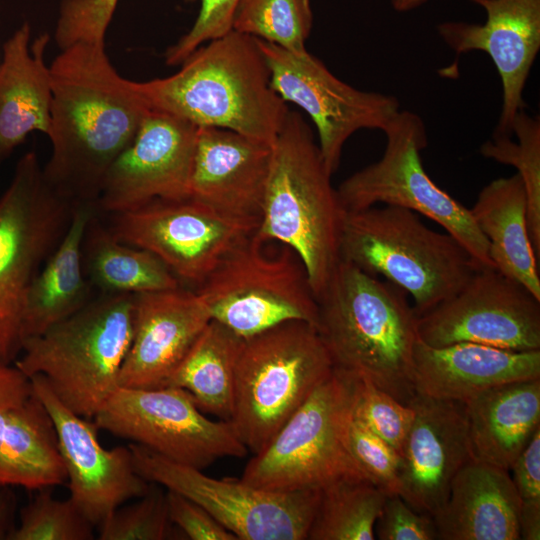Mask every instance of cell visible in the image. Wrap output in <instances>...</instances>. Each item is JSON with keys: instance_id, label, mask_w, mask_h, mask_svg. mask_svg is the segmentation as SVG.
Returning <instances> with one entry per match:
<instances>
[{"instance_id": "12", "label": "cell", "mask_w": 540, "mask_h": 540, "mask_svg": "<svg viewBox=\"0 0 540 540\" xmlns=\"http://www.w3.org/2000/svg\"><path fill=\"white\" fill-rule=\"evenodd\" d=\"M128 447L141 477L194 501L238 540H307L320 490L268 491L210 477L135 443Z\"/></svg>"}, {"instance_id": "27", "label": "cell", "mask_w": 540, "mask_h": 540, "mask_svg": "<svg viewBox=\"0 0 540 540\" xmlns=\"http://www.w3.org/2000/svg\"><path fill=\"white\" fill-rule=\"evenodd\" d=\"M96 212L90 204L73 206L65 234L28 290L23 342L74 314L95 297L84 271L82 246L88 223Z\"/></svg>"}, {"instance_id": "6", "label": "cell", "mask_w": 540, "mask_h": 540, "mask_svg": "<svg viewBox=\"0 0 540 540\" xmlns=\"http://www.w3.org/2000/svg\"><path fill=\"white\" fill-rule=\"evenodd\" d=\"M340 258L403 289L422 315L448 299L482 267L449 233L419 214L384 205L346 211Z\"/></svg>"}, {"instance_id": "7", "label": "cell", "mask_w": 540, "mask_h": 540, "mask_svg": "<svg viewBox=\"0 0 540 540\" xmlns=\"http://www.w3.org/2000/svg\"><path fill=\"white\" fill-rule=\"evenodd\" d=\"M334 369L317 328L293 320L243 339L231 418L248 451L263 450Z\"/></svg>"}, {"instance_id": "39", "label": "cell", "mask_w": 540, "mask_h": 540, "mask_svg": "<svg viewBox=\"0 0 540 540\" xmlns=\"http://www.w3.org/2000/svg\"><path fill=\"white\" fill-rule=\"evenodd\" d=\"M118 0H62L55 40L62 50L77 42L103 43Z\"/></svg>"}, {"instance_id": "19", "label": "cell", "mask_w": 540, "mask_h": 540, "mask_svg": "<svg viewBox=\"0 0 540 540\" xmlns=\"http://www.w3.org/2000/svg\"><path fill=\"white\" fill-rule=\"evenodd\" d=\"M486 13L482 24L445 21L437 26L458 58L485 52L501 79L502 106L495 135H511L515 116L525 109L523 91L540 49V0H471Z\"/></svg>"}, {"instance_id": "18", "label": "cell", "mask_w": 540, "mask_h": 540, "mask_svg": "<svg viewBox=\"0 0 540 540\" xmlns=\"http://www.w3.org/2000/svg\"><path fill=\"white\" fill-rule=\"evenodd\" d=\"M29 379L54 423L70 499L91 524L98 526L116 508L148 492L150 482L137 473L128 446L105 449L94 421L68 409L42 375Z\"/></svg>"}, {"instance_id": "35", "label": "cell", "mask_w": 540, "mask_h": 540, "mask_svg": "<svg viewBox=\"0 0 540 540\" xmlns=\"http://www.w3.org/2000/svg\"><path fill=\"white\" fill-rule=\"evenodd\" d=\"M49 488L42 491L28 504L20 516V524L12 529L10 540H91L93 524L69 498L58 500Z\"/></svg>"}, {"instance_id": "28", "label": "cell", "mask_w": 540, "mask_h": 540, "mask_svg": "<svg viewBox=\"0 0 540 540\" xmlns=\"http://www.w3.org/2000/svg\"><path fill=\"white\" fill-rule=\"evenodd\" d=\"M67 480L54 423L33 393L0 408V485L52 488Z\"/></svg>"}, {"instance_id": "14", "label": "cell", "mask_w": 540, "mask_h": 540, "mask_svg": "<svg viewBox=\"0 0 540 540\" xmlns=\"http://www.w3.org/2000/svg\"><path fill=\"white\" fill-rule=\"evenodd\" d=\"M121 242L156 255L183 283L201 285L224 255L254 232L258 221L223 215L191 198L155 199L107 214Z\"/></svg>"}, {"instance_id": "43", "label": "cell", "mask_w": 540, "mask_h": 540, "mask_svg": "<svg viewBox=\"0 0 540 540\" xmlns=\"http://www.w3.org/2000/svg\"><path fill=\"white\" fill-rule=\"evenodd\" d=\"M510 470L521 505H540V427L534 431Z\"/></svg>"}, {"instance_id": "34", "label": "cell", "mask_w": 540, "mask_h": 540, "mask_svg": "<svg viewBox=\"0 0 540 540\" xmlns=\"http://www.w3.org/2000/svg\"><path fill=\"white\" fill-rule=\"evenodd\" d=\"M312 25L311 0H239L232 30L301 53Z\"/></svg>"}, {"instance_id": "3", "label": "cell", "mask_w": 540, "mask_h": 540, "mask_svg": "<svg viewBox=\"0 0 540 540\" xmlns=\"http://www.w3.org/2000/svg\"><path fill=\"white\" fill-rule=\"evenodd\" d=\"M317 330L335 368L371 381L403 404L414 396L417 320L408 294L340 260L317 298Z\"/></svg>"}, {"instance_id": "40", "label": "cell", "mask_w": 540, "mask_h": 540, "mask_svg": "<svg viewBox=\"0 0 540 540\" xmlns=\"http://www.w3.org/2000/svg\"><path fill=\"white\" fill-rule=\"evenodd\" d=\"M200 2V11L191 29L167 49L165 61L168 65L181 64L199 46L232 30L234 12L239 0Z\"/></svg>"}, {"instance_id": "33", "label": "cell", "mask_w": 540, "mask_h": 540, "mask_svg": "<svg viewBox=\"0 0 540 540\" xmlns=\"http://www.w3.org/2000/svg\"><path fill=\"white\" fill-rule=\"evenodd\" d=\"M487 159L513 166L527 196L529 236L540 258V120L520 111L514 118L511 135H495L480 146Z\"/></svg>"}, {"instance_id": "25", "label": "cell", "mask_w": 540, "mask_h": 540, "mask_svg": "<svg viewBox=\"0 0 540 540\" xmlns=\"http://www.w3.org/2000/svg\"><path fill=\"white\" fill-rule=\"evenodd\" d=\"M31 28L23 23L3 44L0 63V162L27 135L50 127L51 80L45 64L47 34L40 35L29 49Z\"/></svg>"}, {"instance_id": "38", "label": "cell", "mask_w": 540, "mask_h": 540, "mask_svg": "<svg viewBox=\"0 0 540 540\" xmlns=\"http://www.w3.org/2000/svg\"><path fill=\"white\" fill-rule=\"evenodd\" d=\"M347 443L366 478L387 496L401 495L400 454L352 416L347 425Z\"/></svg>"}, {"instance_id": "36", "label": "cell", "mask_w": 540, "mask_h": 540, "mask_svg": "<svg viewBox=\"0 0 540 540\" xmlns=\"http://www.w3.org/2000/svg\"><path fill=\"white\" fill-rule=\"evenodd\" d=\"M350 374L352 416L400 454L414 419L413 409L371 381Z\"/></svg>"}, {"instance_id": "41", "label": "cell", "mask_w": 540, "mask_h": 540, "mask_svg": "<svg viewBox=\"0 0 540 540\" xmlns=\"http://www.w3.org/2000/svg\"><path fill=\"white\" fill-rule=\"evenodd\" d=\"M376 524L380 540L438 539L433 517L416 511L398 495L386 497Z\"/></svg>"}, {"instance_id": "45", "label": "cell", "mask_w": 540, "mask_h": 540, "mask_svg": "<svg viewBox=\"0 0 540 540\" xmlns=\"http://www.w3.org/2000/svg\"><path fill=\"white\" fill-rule=\"evenodd\" d=\"M520 539H540V505H520Z\"/></svg>"}, {"instance_id": "20", "label": "cell", "mask_w": 540, "mask_h": 540, "mask_svg": "<svg viewBox=\"0 0 540 540\" xmlns=\"http://www.w3.org/2000/svg\"><path fill=\"white\" fill-rule=\"evenodd\" d=\"M407 405L414 419L400 452V497L433 517L445 504L455 475L472 460L465 405L420 393Z\"/></svg>"}, {"instance_id": "32", "label": "cell", "mask_w": 540, "mask_h": 540, "mask_svg": "<svg viewBox=\"0 0 540 540\" xmlns=\"http://www.w3.org/2000/svg\"><path fill=\"white\" fill-rule=\"evenodd\" d=\"M387 495L365 479H345L320 490L307 540H374Z\"/></svg>"}, {"instance_id": "22", "label": "cell", "mask_w": 540, "mask_h": 540, "mask_svg": "<svg viewBox=\"0 0 540 540\" xmlns=\"http://www.w3.org/2000/svg\"><path fill=\"white\" fill-rule=\"evenodd\" d=\"M272 145L198 127L188 198L223 215L260 222Z\"/></svg>"}, {"instance_id": "2", "label": "cell", "mask_w": 540, "mask_h": 540, "mask_svg": "<svg viewBox=\"0 0 540 540\" xmlns=\"http://www.w3.org/2000/svg\"><path fill=\"white\" fill-rule=\"evenodd\" d=\"M176 73L136 82L147 106L197 127L273 144L289 109L275 92L257 39L231 30L193 51Z\"/></svg>"}, {"instance_id": "13", "label": "cell", "mask_w": 540, "mask_h": 540, "mask_svg": "<svg viewBox=\"0 0 540 540\" xmlns=\"http://www.w3.org/2000/svg\"><path fill=\"white\" fill-rule=\"evenodd\" d=\"M99 429L203 470L249 452L230 421L212 420L182 388L119 387L93 418Z\"/></svg>"}, {"instance_id": "5", "label": "cell", "mask_w": 540, "mask_h": 540, "mask_svg": "<svg viewBox=\"0 0 540 540\" xmlns=\"http://www.w3.org/2000/svg\"><path fill=\"white\" fill-rule=\"evenodd\" d=\"M134 294H99L87 305L23 342L14 366L42 375L71 411L93 419L119 388L134 331Z\"/></svg>"}, {"instance_id": "42", "label": "cell", "mask_w": 540, "mask_h": 540, "mask_svg": "<svg viewBox=\"0 0 540 540\" xmlns=\"http://www.w3.org/2000/svg\"><path fill=\"white\" fill-rule=\"evenodd\" d=\"M171 523L192 540H238L209 512L194 501L174 491L166 492Z\"/></svg>"}, {"instance_id": "30", "label": "cell", "mask_w": 540, "mask_h": 540, "mask_svg": "<svg viewBox=\"0 0 540 540\" xmlns=\"http://www.w3.org/2000/svg\"><path fill=\"white\" fill-rule=\"evenodd\" d=\"M82 257L85 274L99 294H140L181 286L156 255L118 240L97 212L88 223Z\"/></svg>"}, {"instance_id": "4", "label": "cell", "mask_w": 540, "mask_h": 540, "mask_svg": "<svg viewBox=\"0 0 540 540\" xmlns=\"http://www.w3.org/2000/svg\"><path fill=\"white\" fill-rule=\"evenodd\" d=\"M330 178L309 125L298 112L289 111L272 144L256 231L299 256L316 299L341 260L346 210Z\"/></svg>"}, {"instance_id": "17", "label": "cell", "mask_w": 540, "mask_h": 540, "mask_svg": "<svg viewBox=\"0 0 540 540\" xmlns=\"http://www.w3.org/2000/svg\"><path fill=\"white\" fill-rule=\"evenodd\" d=\"M197 130L190 122L150 108L107 170L97 213L122 212L155 199L188 198Z\"/></svg>"}, {"instance_id": "16", "label": "cell", "mask_w": 540, "mask_h": 540, "mask_svg": "<svg viewBox=\"0 0 540 540\" xmlns=\"http://www.w3.org/2000/svg\"><path fill=\"white\" fill-rule=\"evenodd\" d=\"M417 334L433 347L471 342L540 350V300L496 268H481L458 292L418 316Z\"/></svg>"}, {"instance_id": "31", "label": "cell", "mask_w": 540, "mask_h": 540, "mask_svg": "<svg viewBox=\"0 0 540 540\" xmlns=\"http://www.w3.org/2000/svg\"><path fill=\"white\" fill-rule=\"evenodd\" d=\"M243 339L211 319L164 386L187 391L202 412L231 421Z\"/></svg>"}, {"instance_id": "11", "label": "cell", "mask_w": 540, "mask_h": 540, "mask_svg": "<svg viewBox=\"0 0 540 540\" xmlns=\"http://www.w3.org/2000/svg\"><path fill=\"white\" fill-rule=\"evenodd\" d=\"M383 132L386 147L382 157L337 188L344 209L357 211L380 203L409 209L441 225L482 268H495L489 242L470 209L438 187L422 165L420 152L428 142L422 118L400 109Z\"/></svg>"}, {"instance_id": "23", "label": "cell", "mask_w": 540, "mask_h": 540, "mask_svg": "<svg viewBox=\"0 0 540 540\" xmlns=\"http://www.w3.org/2000/svg\"><path fill=\"white\" fill-rule=\"evenodd\" d=\"M540 378V350L512 351L459 342L433 347L418 339L413 352L416 393L465 402L505 383Z\"/></svg>"}, {"instance_id": "9", "label": "cell", "mask_w": 540, "mask_h": 540, "mask_svg": "<svg viewBox=\"0 0 540 540\" xmlns=\"http://www.w3.org/2000/svg\"><path fill=\"white\" fill-rule=\"evenodd\" d=\"M352 376L335 368L248 461L241 480L256 488L321 490L345 479H365L347 443Z\"/></svg>"}, {"instance_id": "26", "label": "cell", "mask_w": 540, "mask_h": 540, "mask_svg": "<svg viewBox=\"0 0 540 540\" xmlns=\"http://www.w3.org/2000/svg\"><path fill=\"white\" fill-rule=\"evenodd\" d=\"M463 403L472 459L509 471L540 427V378L495 386Z\"/></svg>"}, {"instance_id": "44", "label": "cell", "mask_w": 540, "mask_h": 540, "mask_svg": "<svg viewBox=\"0 0 540 540\" xmlns=\"http://www.w3.org/2000/svg\"><path fill=\"white\" fill-rule=\"evenodd\" d=\"M31 393L29 378L14 365L0 364V408L20 403Z\"/></svg>"}, {"instance_id": "10", "label": "cell", "mask_w": 540, "mask_h": 540, "mask_svg": "<svg viewBox=\"0 0 540 540\" xmlns=\"http://www.w3.org/2000/svg\"><path fill=\"white\" fill-rule=\"evenodd\" d=\"M73 205L46 182L35 152L25 153L0 195V364L22 351L30 285L65 234Z\"/></svg>"}, {"instance_id": "8", "label": "cell", "mask_w": 540, "mask_h": 540, "mask_svg": "<svg viewBox=\"0 0 540 540\" xmlns=\"http://www.w3.org/2000/svg\"><path fill=\"white\" fill-rule=\"evenodd\" d=\"M256 230L196 288L211 319L242 339L293 320L316 327L318 303L303 262L289 246Z\"/></svg>"}, {"instance_id": "29", "label": "cell", "mask_w": 540, "mask_h": 540, "mask_svg": "<svg viewBox=\"0 0 540 540\" xmlns=\"http://www.w3.org/2000/svg\"><path fill=\"white\" fill-rule=\"evenodd\" d=\"M470 212L489 242L495 268L540 300L539 259L529 236L527 196L520 176L491 181L479 192Z\"/></svg>"}, {"instance_id": "24", "label": "cell", "mask_w": 540, "mask_h": 540, "mask_svg": "<svg viewBox=\"0 0 540 540\" xmlns=\"http://www.w3.org/2000/svg\"><path fill=\"white\" fill-rule=\"evenodd\" d=\"M521 501L508 470L470 460L433 516L441 540H518Z\"/></svg>"}, {"instance_id": "15", "label": "cell", "mask_w": 540, "mask_h": 540, "mask_svg": "<svg viewBox=\"0 0 540 540\" xmlns=\"http://www.w3.org/2000/svg\"><path fill=\"white\" fill-rule=\"evenodd\" d=\"M257 39L275 92L303 109L312 119L319 150L332 175L339 167L346 141L362 129L384 130L400 110L393 95L363 91L337 78L307 50L294 53Z\"/></svg>"}, {"instance_id": "37", "label": "cell", "mask_w": 540, "mask_h": 540, "mask_svg": "<svg viewBox=\"0 0 540 540\" xmlns=\"http://www.w3.org/2000/svg\"><path fill=\"white\" fill-rule=\"evenodd\" d=\"M166 493L150 483L148 492L116 508L99 527L100 540H163L170 535Z\"/></svg>"}, {"instance_id": "46", "label": "cell", "mask_w": 540, "mask_h": 540, "mask_svg": "<svg viewBox=\"0 0 540 540\" xmlns=\"http://www.w3.org/2000/svg\"><path fill=\"white\" fill-rule=\"evenodd\" d=\"M11 530L8 508L4 498L0 495V539H6Z\"/></svg>"}, {"instance_id": "47", "label": "cell", "mask_w": 540, "mask_h": 540, "mask_svg": "<svg viewBox=\"0 0 540 540\" xmlns=\"http://www.w3.org/2000/svg\"><path fill=\"white\" fill-rule=\"evenodd\" d=\"M428 0H390L392 8L397 12H408L425 4Z\"/></svg>"}, {"instance_id": "1", "label": "cell", "mask_w": 540, "mask_h": 540, "mask_svg": "<svg viewBox=\"0 0 540 540\" xmlns=\"http://www.w3.org/2000/svg\"><path fill=\"white\" fill-rule=\"evenodd\" d=\"M49 70L51 155L44 178L73 206L95 207L107 170L150 108L136 82L113 67L104 42L62 49Z\"/></svg>"}, {"instance_id": "21", "label": "cell", "mask_w": 540, "mask_h": 540, "mask_svg": "<svg viewBox=\"0 0 540 540\" xmlns=\"http://www.w3.org/2000/svg\"><path fill=\"white\" fill-rule=\"evenodd\" d=\"M134 301V331L121 368L119 387H161L211 316L195 290L182 286L134 294Z\"/></svg>"}]
</instances>
